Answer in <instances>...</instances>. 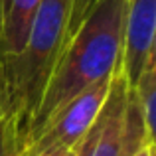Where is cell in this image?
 <instances>
[{"mask_svg":"<svg viewBox=\"0 0 156 156\" xmlns=\"http://www.w3.org/2000/svg\"><path fill=\"white\" fill-rule=\"evenodd\" d=\"M134 103H136L144 126L150 134H154V103H156V59H150L138 75L136 83L129 87Z\"/></svg>","mask_w":156,"mask_h":156,"instance_id":"52a82bcc","label":"cell"},{"mask_svg":"<svg viewBox=\"0 0 156 156\" xmlns=\"http://www.w3.org/2000/svg\"><path fill=\"white\" fill-rule=\"evenodd\" d=\"M0 156H20L12 126L4 119H0Z\"/></svg>","mask_w":156,"mask_h":156,"instance_id":"9c48e42d","label":"cell"},{"mask_svg":"<svg viewBox=\"0 0 156 156\" xmlns=\"http://www.w3.org/2000/svg\"><path fill=\"white\" fill-rule=\"evenodd\" d=\"M42 156H75V148H55Z\"/></svg>","mask_w":156,"mask_h":156,"instance_id":"30bf717a","label":"cell"},{"mask_svg":"<svg viewBox=\"0 0 156 156\" xmlns=\"http://www.w3.org/2000/svg\"><path fill=\"white\" fill-rule=\"evenodd\" d=\"M42 0H6L0 24V59L24 48Z\"/></svg>","mask_w":156,"mask_h":156,"instance_id":"8992f818","label":"cell"},{"mask_svg":"<svg viewBox=\"0 0 156 156\" xmlns=\"http://www.w3.org/2000/svg\"><path fill=\"white\" fill-rule=\"evenodd\" d=\"M111 79H103L91 85L67 105H63L55 115H51L46 125L26 140V144L20 150V156H42L55 148H75L77 142L89 130V126L95 122L107 99Z\"/></svg>","mask_w":156,"mask_h":156,"instance_id":"3957f363","label":"cell"},{"mask_svg":"<svg viewBox=\"0 0 156 156\" xmlns=\"http://www.w3.org/2000/svg\"><path fill=\"white\" fill-rule=\"evenodd\" d=\"M71 0H42L24 48L0 59V119L22 148L46 85L65 46Z\"/></svg>","mask_w":156,"mask_h":156,"instance_id":"7a4b0ae2","label":"cell"},{"mask_svg":"<svg viewBox=\"0 0 156 156\" xmlns=\"http://www.w3.org/2000/svg\"><path fill=\"white\" fill-rule=\"evenodd\" d=\"M125 4L126 0H99L65 40L42 101L28 126L24 144L63 105L91 85L111 79L121 67Z\"/></svg>","mask_w":156,"mask_h":156,"instance_id":"6da1fadb","label":"cell"},{"mask_svg":"<svg viewBox=\"0 0 156 156\" xmlns=\"http://www.w3.org/2000/svg\"><path fill=\"white\" fill-rule=\"evenodd\" d=\"M133 156H154V144L144 146V148H140L138 152H134Z\"/></svg>","mask_w":156,"mask_h":156,"instance_id":"8fae6325","label":"cell"},{"mask_svg":"<svg viewBox=\"0 0 156 156\" xmlns=\"http://www.w3.org/2000/svg\"><path fill=\"white\" fill-rule=\"evenodd\" d=\"M99 0H71V10H69V22H67V32H65V40L75 32V28L81 24V20L89 14Z\"/></svg>","mask_w":156,"mask_h":156,"instance_id":"ba28073f","label":"cell"},{"mask_svg":"<svg viewBox=\"0 0 156 156\" xmlns=\"http://www.w3.org/2000/svg\"><path fill=\"white\" fill-rule=\"evenodd\" d=\"M4 6H6V0H0V24H2V14H4Z\"/></svg>","mask_w":156,"mask_h":156,"instance_id":"7c38bea8","label":"cell"},{"mask_svg":"<svg viewBox=\"0 0 156 156\" xmlns=\"http://www.w3.org/2000/svg\"><path fill=\"white\" fill-rule=\"evenodd\" d=\"M156 0H126L122 20L121 69L126 85L133 87L144 65L154 59Z\"/></svg>","mask_w":156,"mask_h":156,"instance_id":"5b68a950","label":"cell"},{"mask_svg":"<svg viewBox=\"0 0 156 156\" xmlns=\"http://www.w3.org/2000/svg\"><path fill=\"white\" fill-rule=\"evenodd\" d=\"M129 85L119 67L111 79L107 99L97 115L95 122L89 126L85 136L77 142L75 156H133L134 152L126 144L125 115Z\"/></svg>","mask_w":156,"mask_h":156,"instance_id":"277c9868","label":"cell"}]
</instances>
